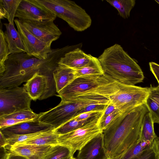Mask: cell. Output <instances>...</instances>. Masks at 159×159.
I'll use <instances>...</instances> for the list:
<instances>
[{
    "label": "cell",
    "mask_w": 159,
    "mask_h": 159,
    "mask_svg": "<svg viewBox=\"0 0 159 159\" xmlns=\"http://www.w3.org/2000/svg\"><path fill=\"white\" fill-rule=\"evenodd\" d=\"M78 45L52 49L47 58L40 59L26 53L10 54L5 62V70L0 75V89L17 87L36 74L54 79L53 73L61 58Z\"/></svg>",
    "instance_id": "cell-1"
},
{
    "label": "cell",
    "mask_w": 159,
    "mask_h": 159,
    "mask_svg": "<svg viewBox=\"0 0 159 159\" xmlns=\"http://www.w3.org/2000/svg\"><path fill=\"white\" fill-rule=\"evenodd\" d=\"M144 104L128 113L121 114L102 132L107 158L119 159L138 139L143 118L148 112Z\"/></svg>",
    "instance_id": "cell-2"
},
{
    "label": "cell",
    "mask_w": 159,
    "mask_h": 159,
    "mask_svg": "<svg viewBox=\"0 0 159 159\" xmlns=\"http://www.w3.org/2000/svg\"><path fill=\"white\" fill-rule=\"evenodd\" d=\"M98 59L104 74L120 83L135 85L144 79L139 66L119 44L106 48Z\"/></svg>",
    "instance_id": "cell-3"
},
{
    "label": "cell",
    "mask_w": 159,
    "mask_h": 159,
    "mask_svg": "<svg viewBox=\"0 0 159 159\" xmlns=\"http://www.w3.org/2000/svg\"><path fill=\"white\" fill-rule=\"evenodd\" d=\"M121 83L104 74L78 77L58 93L62 102H67L77 97L99 95L110 98L119 90Z\"/></svg>",
    "instance_id": "cell-4"
},
{
    "label": "cell",
    "mask_w": 159,
    "mask_h": 159,
    "mask_svg": "<svg viewBox=\"0 0 159 159\" xmlns=\"http://www.w3.org/2000/svg\"><path fill=\"white\" fill-rule=\"evenodd\" d=\"M109 98L99 95L80 96L67 102H62L50 110L40 113L38 120L55 129L76 116L86 106L93 104H108Z\"/></svg>",
    "instance_id": "cell-5"
},
{
    "label": "cell",
    "mask_w": 159,
    "mask_h": 159,
    "mask_svg": "<svg viewBox=\"0 0 159 159\" xmlns=\"http://www.w3.org/2000/svg\"><path fill=\"white\" fill-rule=\"evenodd\" d=\"M66 21L75 30L82 32L91 25L92 19L85 10L75 2L68 0H36Z\"/></svg>",
    "instance_id": "cell-6"
},
{
    "label": "cell",
    "mask_w": 159,
    "mask_h": 159,
    "mask_svg": "<svg viewBox=\"0 0 159 159\" xmlns=\"http://www.w3.org/2000/svg\"><path fill=\"white\" fill-rule=\"evenodd\" d=\"M149 87H142L121 84L120 88L109 98V104L114 106L122 114L128 113L145 104Z\"/></svg>",
    "instance_id": "cell-7"
},
{
    "label": "cell",
    "mask_w": 159,
    "mask_h": 159,
    "mask_svg": "<svg viewBox=\"0 0 159 159\" xmlns=\"http://www.w3.org/2000/svg\"><path fill=\"white\" fill-rule=\"evenodd\" d=\"M103 112L83 126L69 133L59 135L58 144L66 146L71 150L73 156L89 141L102 130L99 125L100 117Z\"/></svg>",
    "instance_id": "cell-8"
},
{
    "label": "cell",
    "mask_w": 159,
    "mask_h": 159,
    "mask_svg": "<svg viewBox=\"0 0 159 159\" xmlns=\"http://www.w3.org/2000/svg\"><path fill=\"white\" fill-rule=\"evenodd\" d=\"M32 100L23 86L0 89V117L19 111L32 110Z\"/></svg>",
    "instance_id": "cell-9"
},
{
    "label": "cell",
    "mask_w": 159,
    "mask_h": 159,
    "mask_svg": "<svg viewBox=\"0 0 159 159\" xmlns=\"http://www.w3.org/2000/svg\"><path fill=\"white\" fill-rule=\"evenodd\" d=\"M14 21L28 55L40 59L47 58L52 51L51 47V44L45 43L34 36L19 19H15Z\"/></svg>",
    "instance_id": "cell-10"
},
{
    "label": "cell",
    "mask_w": 159,
    "mask_h": 159,
    "mask_svg": "<svg viewBox=\"0 0 159 159\" xmlns=\"http://www.w3.org/2000/svg\"><path fill=\"white\" fill-rule=\"evenodd\" d=\"M23 86L34 101L47 99L56 95L57 92L54 80L38 74L34 75Z\"/></svg>",
    "instance_id": "cell-11"
},
{
    "label": "cell",
    "mask_w": 159,
    "mask_h": 159,
    "mask_svg": "<svg viewBox=\"0 0 159 159\" xmlns=\"http://www.w3.org/2000/svg\"><path fill=\"white\" fill-rule=\"evenodd\" d=\"M15 17L20 20L54 21L57 17L53 13L36 0H21Z\"/></svg>",
    "instance_id": "cell-12"
},
{
    "label": "cell",
    "mask_w": 159,
    "mask_h": 159,
    "mask_svg": "<svg viewBox=\"0 0 159 159\" xmlns=\"http://www.w3.org/2000/svg\"><path fill=\"white\" fill-rule=\"evenodd\" d=\"M19 20L32 34L47 43L51 44L58 39L62 34L52 20Z\"/></svg>",
    "instance_id": "cell-13"
},
{
    "label": "cell",
    "mask_w": 159,
    "mask_h": 159,
    "mask_svg": "<svg viewBox=\"0 0 159 159\" xmlns=\"http://www.w3.org/2000/svg\"><path fill=\"white\" fill-rule=\"evenodd\" d=\"M54 128L38 119L17 124L0 129V132L7 138L12 136L54 130Z\"/></svg>",
    "instance_id": "cell-14"
},
{
    "label": "cell",
    "mask_w": 159,
    "mask_h": 159,
    "mask_svg": "<svg viewBox=\"0 0 159 159\" xmlns=\"http://www.w3.org/2000/svg\"><path fill=\"white\" fill-rule=\"evenodd\" d=\"M107 158L104 150L103 134L102 132L79 150L76 159H106Z\"/></svg>",
    "instance_id": "cell-15"
},
{
    "label": "cell",
    "mask_w": 159,
    "mask_h": 159,
    "mask_svg": "<svg viewBox=\"0 0 159 159\" xmlns=\"http://www.w3.org/2000/svg\"><path fill=\"white\" fill-rule=\"evenodd\" d=\"M94 57L87 54L79 47L66 53L58 62V64L73 70L81 68L87 65Z\"/></svg>",
    "instance_id": "cell-16"
},
{
    "label": "cell",
    "mask_w": 159,
    "mask_h": 159,
    "mask_svg": "<svg viewBox=\"0 0 159 159\" xmlns=\"http://www.w3.org/2000/svg\"><path fill=\"white\" fill-rule=\"evenodd\" d=\"M52 146L14 145L5 147L10 152L23 156L29 159H43Z\"/></svg>",
    "instance_id": "cell-17"
},
{
    "label": "cell",
    "mask_w": 159,
    "mask_h": 159,
    "mask_svg": "<svg viewBox=\"0 0 159 159\" xmlns=\"http://www.w3.org/2000/svg\"><path fill=\"white\" fill-rule=\"evenodd\" d=\"M6 30L4 32L6 41L11 54L26 53V50L20 36L15 28L10 23H4Z\"/></svg>",
    "instance_id": "cell-18"
},
{
    "label": "cell",
    "mask_w": 159,
    "mask_h": 159,
    "mask_svg": "<svg viewBox=\"0 0 159 159\" xmlns=\"http://www.w3.org/2000/svg\"><path fill=\"white\" fill-rule=\"evenodd\" d=\"M53 75L57 93L75 79L74 70L59 64Z\"/></svg>",
    "instance_id": "cell-19"
},
{
    "label": "cell",
    "mask_w": 159,
    "mask_h": 159,
    "mask_svg": "<svg viewBox=\"0 0 159 159\" xmlns=\"http://www.w3.org/2000/svg\"><path fill=\"white\" fill-rule=\"evenodd\" d=\"M145 105L154 123L159 124V85L151 86Z\"/></svg>",
    "instance_id": "cell-20"
},
{
    "label": "cell",
    "mask_w": 159,
    "mask_h": 159,
    "mask_svg": "<svg viewBox=\"0 0 159 159\" xmlns=\"http://www.w3.org/2000/svg\"><path fill=\"white\" fill-rule=\"evenodd\" d=\"M154 123L150 113L147 112L144 115L142 121L139 138L150 143L157 138V137L154 130Z\"/></svg>",
    "instance_id": "cell-21"
},
{
    "label": "cell",
    "mask_w": 159,
    "mask_h": 159,
    "mask_svg": "<svg viewBox=\"0 0 159 159\" xmlns=\"http://www.w3.org/2000/svg\"><path fill=\"white\" fill-rule=\"evenodd\" d=\"M21 0H0V17L7 19L9 23L14 24L17 10Z\"/></svg>",
    "instance_id": "cell-22"
},
{
    "label": "cell",
    "mask_w": 159,
    "mask_h": 159,
    "mask_svg": "<svg viewBox=\"0 0 159 159\" xmlns=\"http://www.w3.org/2000/svg\"><path fill=\"white\" fill-rule=\"evenodd\" d=\"M74 74L76 78L86 76L102 75L104 73L98 58L94 57L93 60L87 65L74 70Z\"/></svg>",
    "instance_id": "cell-23"
},
{
    "label": "cell",
    "mask_w": 159,
    "mask_h": 159,
    "mask_svg": "<svg viewBox=\"0 0 159 159\" xmlns=\"http://www.w3.org/2000/svg\"><path fill=\"white\" fill-rule=\"evenodd\" d=\"M59 136V135L55 133L53 130L37 138L24 142L17 143L14 145L54 146L58 144V139Z\"/></svg>",
    "instance_id": "cell-24"
},
{
    "label": "cell",
    "mask_w": 159,
    "mask_h": 159,
    "mask_svg": "<svg viewBox=\"0 0 159 159\" xmlns=\"http://www.w3.org/2000/svg\"><path fill=\"white\" fill-rule=\"evenodd\" d=\"M107 2L116 8L119 15L123 18H128L130 11L135 6V0H106Z\"/></svg>",
    "instance_id": "cell-25"
},
{
    "label": "cell",
    "mask_w": 159,
    "mask_h": 159,
    "mask_svg": "<svg viewBox=\"0 0 159 159\" xmlns=\"http://www.w3.org/2000/svg\"><path fill=\"white\" fill-rule=\"evenodd\" d=\"M73 157L68 148L58 144L53 146L43 159H70Z\"/></svg>",
    "instance_id": "cell-26"
},
{
    "label": "cell",
    "mask_w": 159,
    "mask_h": 159,
    "mask_svg": "<svg viewBox=\"0 0 159 159\" xmlns=\"http://www.w3.org/2000/svg\"><path fill=\"white\" fill-rule=\"evenodd\" d=\"M97 116L81 120H77L74 119H72L59 127L54 129L53 130L54 132L59 135L69 133L83 126L93 120Z\"/></svg>",
    "instance_id": "cell-27"
},
{
    "label": "cell",
    "mask_w": 159,
    "mask_h": 159,
    "mask_svg": "<svg viewBox=\"0 0 159 159\" xmlns=\"http://www.w3.org/2000/svg\"><path fill=\"white\" fill-rule=\"evenodd\" d=\"M151 143L145 142L139 137L136 143L119 159H132L137 157L145 150Z\"/></svg>",
    "instance_id": "cell-28"
},
{
    "label": "cell",
    "mask_w": 159,
    "mask_h": 159,
    "mask_svg": "<svg viewBox=\"0 0 159 159\" xmlns=\"http://www.w3.org/2000/svg\"><path fill=\"white\" fill-rule=\"evenodd\" d=\"M0 75H1L5 70V62L11 54L6 40L4 32L1 29L0 31Z\"/></svg>",
    "instance_id": "cell-29"
},
{
    "label": "cell",
    "mask_w": 159,
    "mask_h": 159,
    "mask_svg": "<svg viewBox=\"0 0 159 159\" xmlns=\"http://www.w3.org/2000/svg\"><path fill=\"white\" fill-rule=\"evenodd\" d=\"M39 116V114L34 112L32 110L19 111L0 118L13 119L22 122L38 119Z\"/></svg>",
    "instance_id": "cell-30"
},
{
    "label": "cell",
    "mask_w": 159,
    "mask_h": 159,
    "mask_svg": "<svg viewBox=\"0 0 159 159\" xmlns=\"http://www.w3.org/2000/svg\"><path fill=\"white\" fill-rule=\"evenodd\" d=\"M157 137L141 154L132 159H159Z\"/></svg>",
    "instance_id": "cell-31"
},
{
    "label": "cell",
    "mask_w": 159,
    "mask_h": 159,
    "mask_svg": "<svg viewBox=\"0 0 159 159\" xmlns=\"http://www.w3.org/2000/svg\"><path fill=\"white\" fill-rule=\"evenodd\" d=\"M52 130H53L26 134L16 135L6 138L7 145L6 146H10L17 143H20L37 138Z\"/></svg>",
    "instance_id": "cell-32"
},
{
    "label": "cell",
    "mask_w": 159,
    "mask_h": 159,
    "mask_svg": "<svg viewBox=\"0 0 159 159\" xmlns=\"http://www.w3.org/2000/svg\"><path fill=\"white\" fill-rule=\"evenodd\" d=\"M108 105L105 104H93L88 105L81 110L78 113L77 116L82 113L91 111H95L103 112Z\"/></svg>",
    "instance_id": "cell-33"
},
{
    "label": "cell",
    "mask_w": 159,
    "mask_h": 159,
    "mask_svg": "<svg viewBox=\"0 0 159 159\" xmlns=\"http://www.w3.org/2000/svg\"><path fill=\"white\" fill-rule=\"evenodd\" d=\"M121 114L118 110L116 111L109 115L100 123V126L102 132L116 118Z\"/></svg>",
    "instance_id": "cell-34"
},
{
    "label": "cell",
    "mask_w": 159,
    "mask_h": 159,
    "mask_svg": "<svg viewBox=\"0 0 159 159\" xmlns=\"http://www.w3.org/2000/svg\"><path fill=\"white\" fill-rule=\"evenodd\" d=\"M102 112H103L95 111L84 112L80 114L72 119H74L77 120H86L93 116L98 115Z\"/></svg>",
    "instance_id": "cell-35"
},
{
    "label": "cell",
    "mask_w": 159,
    "mask_h": 159,
    "mask_svg": "<svg viewBox=\"0 0 159 159\" xmlns=\"http://www.w3.org/2000/svg\"><path fill=\"white\" fill-rule=\"evenodd\" d=\"M118 110L114 106L109 103L100 117L99 123L102 122L109 115Z\"/></svg>",
    "instance_id": "cell-36"
},
{
    "label": "cell",
    "mask_w": 159,
    "mask_h": 159,
    "mask_svg": "<svg viewBox=\"0 0 159 159\" xmlns=\"http://www.w3.org/2000/svg\"><path fill=\"white\" fill-rule=\"evenodd\" d=\"M150 70L157 80L159 85V65L155 62L149 63Z\"/></svg>",
    "instance_id": "cell-37"
},
{
    "label": "cell",
    "mask_w": 159,
    "mask_h": 159,
    "mask_svg": "<svg viewBox=\"0 0 159 159\" xmlns=\"http://www.w3.org/2000/svg\"><path fill=\"white\" fill-rule=\"evenodd\" d=\"M0 148V159H7L9 152L5 147Z\"/></svg>",
    "instance_id": "cell-38"
},
{
    "label": "cell",
    "mask_w": 159,
    "mask_h": 159,
    "mask_svg": "<svg viewBox=\"0 0 159 159\" xmlns=\"http://www.w3.org/2000/svg\"><path fill=\"white\" fill-rule=\"evenodd\" d=\"M7 159H29L22 156L9 152Z\"/></svg>",
    "instance_id": "cell-39"
},
{
    "label": "cell",
    "mask_w": 159,
    "mask_h": 159,
    "mask_svg": "<svg viewBox=\"0 0 159 159\" xmlns=\"http://www.w3.org/2000/svg\"><path fill=\"white\" fill-rule=\"evenodd\" d=\"M0 147H5L7 145V139L0 132Z\"/></svg>",
    "instance_id": "cell-40"
},
{
    "label": "cell",
    "mask_w": 159,
    "mask_h": 159,
    "mask_svg": "<svg viewBox=\"0 0 159 159\" xmlns=\"http://www.w3.org/2000/svg\"><path fill=\"white\" fill-rule=\"evenodd\" d=\"M157 146L158 149L159 151V137L157 138Z\"/></svg>",
    "instance_id": "cell-41"
},
{
    "label": "cell",
    "mask_w": 159,
    "mask_h": 159,
    "mask_svg": "<svg viewBox=\"0 0 159 159\" xmlns=\"http://www.w3.org/2000/svg\"><path fill=\"white\" fill-rule=\"evenodd\" d=\"M155 1L159 4V0H155Z\"/></svg>",
    "instance_id": "cell-42"
},
{
    "label": "cell",
    "mask_w": 159,
    "mask_h": 159,
    "mask_svg": "<svg viewBox=\"0 0 159 159\" xmlns=\"http://www.w3.org/2000/svg\"><path fill=\"white\" fill-rule=\"evenodd\" d=\"M70 159H76V158H75L73 157H71Z\"/></svg>",
    "instance_id": "cell-43"
},
{
    "label": "cell",
    "mask_w": 159,
    "mask_h": 159,
    "mask_svg": "<svg viewBox=\"0 0 159 159\" xmlns=\"http://www.w3.org/2000/svg\"><path fill=\"white\" fill-rule=\"evenodd\" d=\"M110 159V158H107V159Z\"/></svg>",
    "instance_id": "cell-44"
}]
</instances>
